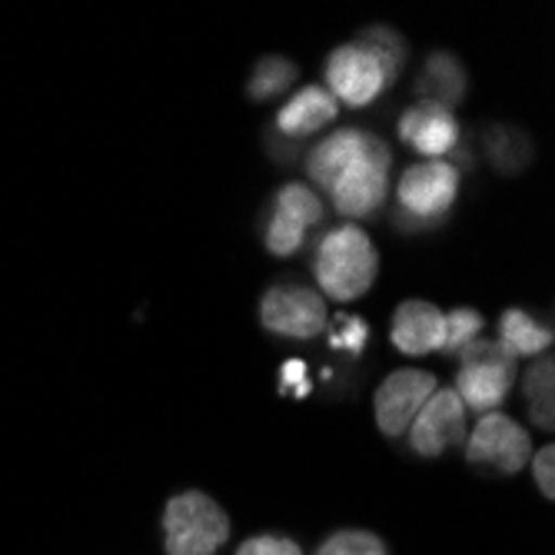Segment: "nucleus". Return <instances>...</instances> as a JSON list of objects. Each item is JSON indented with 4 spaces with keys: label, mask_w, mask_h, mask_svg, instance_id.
Segmentation results:
<instances>
[{
    "label": "nucleus",
    "mask_w": 555,
    "mask_h": 555,
    "mask_svg": "<svg viewBox=\"0 0 555 555\" xmlns=\"http://www.w3.org/2000/svg\"><path fill=\"white\" fill-rule=\"evenodd\" d=\"M376 270L379 257L373 249V240L357 223L333 227L313 254V276L320 289L336 302L360 299L373 286Z\"/></svg>",
    "instance_id": "obj_1"
},
{
    "label": "nucleus",
    "mask_w": 555,
    "mask_h": 555,
    "mask_svg": "<svg viewBox=\"0 0 555 555\" xmlns=\"http://www.w3.org/2000/svg\"><path fill=\"white\" fill-rule=\"evenodd\" d=\"M516 352L499 339H473L460 352V376H456V396L466 410H476L479 416L495 413L502 399L509 396V386L516 383Z\"/></svg>",
    "instance_id": "obj_2"
},
{
    "label": "nucleus",
    "mask_w": 555,
    "mask_h": 555,
    "mask_svg": "<svg viewBox=\"0 0 555 555\" xmlns=\"http://www.w3.org/2000/svg\"><path fill=\"white\" fill-rule=\"evenodd\" d=\"M164 535L170 555H217L230 539V516L207 492H180L164 509Z\"/></svg>",
    "instance_id": "obj_3"
},
{
    "label": "nucleus",
    "mask_w": 555,
    "mask_h": 555,
    "mask_svg": "<svg viewBox=\"0 0 555 555\" xmlns=\"http://www.w3.org/2000/svg\"><path fill=\"white\" fill-rule=\"evenodd\" d=\"M460 196V170L446 160H426L413 164L406 173L399 177L396 186V204H399V220L433 227L449 217Z\"/></svg>",
    "instance_id": "obj_4"
},
{
    "label": "nucleus",
    "mask_w": 555,
    "mask_h": 555,
    "mask_svg": "<svg viewBox=\"0 0 555 555\" xmlns=\"http://www.w3.org/2000/svg\"><path fill=\"white\" fill-rule=\"evenodd\" d=\"M389 167H392L389 146L379 137H373V143L363 150V157L352 160L326 190L333 196L336 214H343L346 220H363V217L376 214L386 199Z\"/></svg>",
    "instance_id": "obj_5"
},
{
    "label": "nucleus",
    "mask_w": 555,
    "mask_h": 555,
    "mask_svg": "<svg viewBox=\"0 0 555 555\" xmlns=\"http://www.w3.org/2000/svg\"><path fill=\"white\" fill-rule=\"evenodd\" d=\"M260 323L283 339H313L326 330V302L302 283H276L263 293Z\"/></svg>",
    "instance_id": "obj_6"
},
{
    "label": "nucleus",
    "mask_w": 555,
    "mask_h": 555,
    "mask_svg": "<svg viewBox=\"0 0 555 555\" xmlns=\"http://www.w3.org/2000/svg\"><path fill=\"white\" fill-rule=\"evenodd\" d=\"M466 460L482 469L495 473H519L532 460V439L529 433L506 413H486L479 416L469 442H466Z\"/></svg>",
    "instance_id": "obj_7"
},
{
    "label": "nucleus",
    "mask_w": 555,
    "mask_h": 555,
    "mask_svg": "<svg viewBox=\"0 0 555 555\" xmlns=\"http://www.w3.org/2000/svg\"><path fill=\"white\" fill-rule=\"evenodd\" d=\"M386 77L383 67L376 64V57L363 43H343L336 47L330 61H326V90L333 93V100L349 107H366L386 90Z\"/></svg>",
    "instance_id": "obj_8"
},
{
    "label": "nucleus",
    "mask_w": 555,
    "mask_h": 555,
    "mask_svg": "<svg viewBox=\"0 0 555 555\" xmlns=\"http://www.w3.org/2000/svg\"><path fill=\"white\" fill-rule=\"evenodd\" d=\"M433 392H436V376L433 373H423V370L389 373L386 383L376 389V399H373L376 426L383 429V436L396 439V436L406 433Z\"/></svg>",
    "instance_id": "obj_9"
},
{
    "label": "nucleus",
    "mask_w": 555,
    "mask_h": 555,
    "mask_svg": "<svg viewBox=\"0 0 555 555\" xmlns=\"http://www.w3.org/2000/svg\"><path fill=\"white\" fill-rule=\"evenodd\" d=\"M406 433L413 452H420L426 460L442 456L446 449L460 446L466 439V406L460 402L456 389H436Z\"/></svg>",
    "instance_id": "obj_10"
},
{
    "label": "nucleus",
    "mask_w": 555,
    "mask_h": 555,
    "mask_svg": "<svg viewBox=\"0 0 555 555\" xmlns=\"http://www.w3.org/2000/svg\"><path fill=\"white\" fill-rule=\"evenodd\" d=\"M389 339L406 357H426L433 349H442L446 339V317L426 299H406L392 313Z\"/></svg>",
    "instance_id": "obj_11"
},
{
    "label": "nucleus",
    "mask_w": 555,
    "mask_h": 555,
    "mask_svg": "<svg viewBox=\"0 0 555 555\" xmlns=\"http://www.w3.org/2000/svg\"><path fill=\"white\" fill-rule=\"evenodd\" d=\"M399 137L406 140L416 154H423L426 160H439L446 157L460 140V124L452 117V111L426 104L420 100L416 107H410L399 120Z\"/></svg>",
    "instance_id": "obj_12"
},
{
    "label": "nucleus",
    "mask_w": 555,
    "mask_h": 555,
    "mask_svg": "<svg viewBox=\"0 0 555 555\" xmlns=\"http://www.w3.org/2000/svg\"><path fill=\"white\" fill-rule=\"evenodd\" d=\"M339 114V104L333 100L330 90L323 87H302L299 93H293L283 111L276 114V130L286 137H310L317 130H323L326 124H333Z\"/></svg>",
    "instance_id": "obj_13"
},
{
    "label": "nucleus",
    "mask_w": 555,
    "mask_h": 555,
    "mask_svg": "<svg viewBox=\"0 0 555 555\" xmlns=\"http://www.w3.org/2000/svg\"><path fill=\"white\" fill-rule=\"evenodd\" d=\"M373 143V133L366 130H336L323 143L313 146V154L307 160V173L320 190H330V183L357 160L363 157V150Z\"/></svg>",
    "instance_id": "obj_14"
},
{
    "label": "nucleus",
    "mask_w": 555,
    "mask_h": 555,
    "mask_svg": "<svg viewBox=\"0 0 555 555\" xmlns=\"http://www.w3.org/2000/svg\"><path fill=\"white\" fill-rule=\"evenodd\" d=\"M416 90L426 104H436V107H456L460 100L466 96V70L456 57L449 54H433L416 80Z\"/></svg>",
    "instance_id": "obj_15"
},
{
    "label": "nucleus",
    "mask_w": 555,
    "mask_h": 555,
    "mask_svg": "<svg viewBox=\"0 0 555 555\" xmlns=\"http://www.w3.org/2000/svg\"><path fill=\"white\" fill-rule=\"evenodd\" d=\"M499 343H506L516 360L519 357H542L552 346V330L529 317L526 310H506L499 317Z\"/></svg>",
    "instance_id": "obj_16"
},
{
    "label": "nucleus",
    "mask_w": 555,
    "mask_h": 555,
    "mask_svg": "<svg viewBox=\"0 0 555 555\" xmlns=\"http://www.w3.org/2000/svg\"><path fill=\"white\" fill-rule=\"evenodd\" d=\"M522 396H526L529 420L539 429H552V423H555V363H552V357H539L529 366Z\"/></svg>",
    "instance_id": "obj_17"
},
{
    "label": "nucleus",
    "mask_w": 555,
    "mask_h": 555,
    "mask_svg": "<svg viewBox=\"0 0 555 555\" xmlns=\"http://www.w3.org/2000/svg\"><path fill=\"white\" fill-rule=\"evenodd\" d=\"M273 210L283 214V217H289L293 223H299L307 233L326 220V207H323L320 193L310 190V186H302V183H286L276 193V199H273Z\"/></svg>",
    "instance_id": "obj_18"
},
{
    "label": "nucleus",
    "mask_w": 555,
    "mask_h": 555,
    "mask_svg": "<svg viewBox=\"0 0 555 555\" xmlns=\"http://www.w3.org/2000/svg\"><path fill=\"white\" fill-rule=\"evenodd\" d=\"M357 43H363L370 54L376 57V64L383 67L386 83H392L399 77V67H402V61H406V43H402V37L396 30H389V27H370V30L360 34Z\"/></svg>",
    "instance_id": "obj_19"
},
{
    "label": "nucleus",
    "mask_w": 555,
    "mask_h": 555,
    "mask_svg": "<svg viewBox=\"0 0 555 555\" xmlns=\"http://www.w3.org/2000/svg\"><path fill=\"white\" fill-rule=\"evenodd\" d=\"M296 83V64H289L286 57H263L249 77V96L254 100H270L283 90H289Z\"/></svg>",
    "instance_id": "obj_20"
},
{
    "label": "nucleus",
    "mask_w": 555,
    "mask_h": 555,
    "mask_svg": "<svg viewBox=\"0 0 555 555\" xmlns=\"http://www.w3.org/2000/svg\"><path fill=\"white\" fill-rule=\"evenodd\" d=\"M446 317V339H442V349L446 352H460L482 336V313L473 310V307H456L452 313H442Z\"/></svg>",
    "instance_id": "obj_21"
},
{
    "label": "nucleus",
    "mask_w": 555,
    "mask_h": 555,
    "mask_svg": "<svg viewBox=\"0 0 555 555\" xmlns=\"http://www.w3.org/2000/svg\"><path fill=\"white\" fill-rule=\"evenodd\" d=\"M317 555H389L383 539L373 535V532H360V529H346V532H336L330 535Z\"/></svg>",
    "instance_id": "obj_22"
},
{
    "label": "nucleus",
    "mask_w": 555,
    "mask_h": 555,
    "mask_svg": "<svg viewBox=\"0 0 555 555\" xmlns=\"http://www.w3.org/2000/svg\"><path fill=\"white\" fill-rule=\"evenodd\" d=\"M263 240H267V249H270V254H276V257H293L296 249L302 246V240H307V230H302L299 223H293L289 217H283V214L273 210Z\"/></svg>",
    "instance_id": "obj_23"
},
{
    "label": "nucleus",
    "mask_w": 555,
    "mask_h": 555,
    "mask_svg": "<svg viewBox=\"0 0 555 555\" xmlns=\"http://www.w3.org/2000/svg\"><path fill=\"white\" fill-rule=\"evenodd\" d=\"M370 339V326L360 317H339V330L330 336L333 349H349V357H360Z\"/></svg>",
    "instance_id": "obj_24"
},
{
    "label": "nucleus",
    "mask_w": 555,
    "mask_h": 555,
    "mask_svg": "<svg viewBox=\"0 0 555 555\" xmlns=\"http://www.w3.org/2000/svg\"><path fill=\"white\" fill-rule=\"evenodd\" d=\"M236 555H302V548L286 535H254L236 548Z\"/></svg>",
    "instance_id": "obj_25"
},
{
    "label": "nucleus",
    "mask_w": 555,
    "mask_h": 555,
    "mask_svg": "<svg viewBox=\"0 0 555 555\" xmlns=\"http://www.w3.org/2000/svg\"><path fill=\"white\" fill-rule=\"evenodd\" d=\"M529 466H532V476H535L542 495L552 499L555 495V449L552 446H542L539 452H532Z\"/></svg>",
    "instance_id": "obj_26"
},
{
    "label": "nucleus",
    "mask_w": 555,
    "mask_h": 555,
    "mask_svg": "<svg viewBox=\"0 0 555 555\" xmlns=\"http://www.w3.org/2000/svg\"><path fill=\"white\" fill-rule=\"evenodd\" d=\"M280 383L286 392H296V396H307L310 392V383H307V363L302 360H289L280 373Z\"/></svg>",
    "instance_id": "obj_27"
}]
</instances>
